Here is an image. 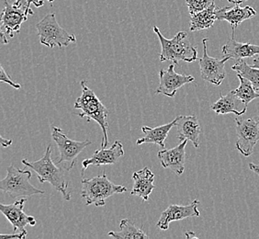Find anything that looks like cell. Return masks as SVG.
Here are the masks:
<instances>
[{"mask_svg":"<svg viewBox=\"0 0 259 239\" xmlns=\"http://www.w3.org/2000/svg\"><path fill=\"white\" fill-rule=\"evenodd\" d=\"M80 84L82 87V94L75 100L74 108L80 110V112L77 113V115L81 118H87L89 123L91 120H94L96 123L100 125L103 133L101 147L106 148L109 146L108 119L110 112L105 107V105L100 101V99L97 97L95 92L90 90L85 80H82Z\"/></svg>","mask_w":259,"mask_h":239,"instance_id":"obj_1","label":"cell"},{"mask_svg":"<svg viewBox=\"0 0 259 239\" xmlns=\"http://www.w3.org/2000/svg\"><path fill=\"white\" fill-rule=\"evenodd\" d=\"M154 32L159 39L162 52L160 54V61H170L175 65H179L180 61L192 63L198 60V50L187 40V32L180 31L173 39H166L162 35L159 28L154 26Z\"/></svg>","mask_w":259,"mask_h":239,"instance_id":"obj_2","label":"cell"},{"mask_svg":"<svg viewBox=\"0 0 259 239\" xmlns=\"http://www.w3.org/2000/svg\"><path fill=\"white\" fill-rule=\"evenodd\" d=\"M21 163L36 172L40 183H50L57 191L63 194L65 201L71 200V193L68 191V181L65 179L57 165L52 160L51 145L47 146L45 154L40 160L36 161L22 160Z\"/></svg>","mask_w":259,"mask_h":239,"instance_id":"obj_3","label":"cell"},{"mask_svg":"<svg viewBox=\"0 0 259 239\" xmlns=\"http://www.w3.org/2000/svg\"><path fill=\"white\" fill-rule=\"evenodd\" d=\"M81 184V196L85 199V205H95L96 207H103L106 201L112 195L123 193L128 190L124 186L112 183L108 179L106 171L95 178L82 179Z\"/></svg>","mask_w":259,"mask_h":239,"instance_id":"obj_4","label":"cell"},{"mask_svg":"<svg viewBox=\"0 0 259 239\" xmlns=\"http://www.w3.org/2000/svg\"><path fill=\"white\" fill-rule=\"evenodd\" d=\"M31 172L21 170L10 165L7 169V177L0 181V189L11 198H22L31 195L44 194L45 191L37 189L30 183Z\"/></svg>","mask_w":259,"mask_h":239,"instance_id":"obj_5","label":"cell"},{"mask_svg":"<svg viewBox=\"0 0 259 239\" xmlns=\"http://www.w3.org/2000/svg\"><path fill=\"white\" fill-rule=\"evenodd\" d=\"M36 30L40 38V43L49 48L66 47L75 44L76 38L74 34L64 30L57 22L55 13L45 16L36 24Z\"/></svg>","mask_w":259,"mask_h":239,"instance_id":"obj_6","label":"cell"},{"mask_svg":"<svg viewBox=\"0 0 259 239\" xmlns=\"http://www.w3.org/2000/svg\"><path fill=\"white\" fill-rule=\"evenodd\" d=\"M52 137L57 145L60 154L55 164H64L63 167L67 171L74 169L77 162V156L85 147L92 144L90 140L78 142L70 139L68 136L63 133L62 129L55 126H52Z\"/></svg>","mask_w":259,"mask_h":239,"instance_id":"obj_7","label":"cell"},{"mask_svg":"<svg viewBox=\"0 0 259 239\" xmlns=\"http://www.w3.org/2000/svg\"><path fill=\"white\" fill-rule=\"evenodd\" d=\"M236 134L238 139L235 147L240 154L250 156L259 141L258 119H236Z\"/></svg>","mask_w":259,"mask_h":239,"instance_id":"obj_8","label":"cell"},{"mask_svg":"<svg viewBox=\"0 0 259 239\" xmlns=\"http://www.w3.org/2000/svg\"><path fill=\"white\" fill-rule=\"evenodd\" d=\"M209 39L205 38L202 40L203 45V55L199 60V70L202 79L209 82L215 86H220L225 80V63L230 60L227 57H224V59H217L210 57L207 52V42Z\"/></svg>","mask_w":259,"mask_h":239,"instance_id":"obj_9","label":"cell"},{"mask_svg":"<svg viewBox=\"0 0 259 239\" xmlns=\"http://www.w3.org/2000/svg\"><path fill=\"white\" fill-rule=\"evenodd\" d=\"M27 200L21 198L12 205H6L1 204L0 212L5 215L6 218L12 224L13 233H22L27 235L28 231L26 230V226H34L37 221L34 216L27 215L24 213L23 208Z\"/></svg>","mask_w":259,"mask_h":239,"instance_id":"obj_10","label":"cell"},{"mask_svg":"<svg viewBox=\"0 0 259 239\" xmlns=\"http://www.w3.org/2000/svg\"><path fill=\"white\" fill-rule=\"evenodd\" d=\"M159 86L155 90V94H163L174 98L177 91L186 84L194 81L192 75H181L175 71V64H171L166 70L159 71Z\"/></svg>","mask_w":259,"mask_h":239,"instance_id":"obj_11","label":"cell"},{"mask_svg":"<svg viewBox=\"0 0 259 239\" xmlns=\"http://www.w3.org/2000/svg\"><path fill=\"white\" fill-rule=\"evenodd\" d=\"M5 8L1 15V26L6 34L13 37L14 33H19L22 24L28 20L26 5L10 4L8 0H4Z\"/></svg>","mask_w":259,"mask_h":239,"instance_id":"obj_12","label":"cell"},{"mask_svg":"<svg viewBox=\"0 0 259 239\" xmlns=\"http://www.w3.org/2000/svg\"><path fill=\"white\" fill-rule=\"evenodd\" d=\"M199 205V200H195L189 205H170L161 214L159 221L156 224L157 227H159L160 229L167 230L171 222L187 219L190 217H199L200 215L198 209Z\"/></svg>","mask_w":259,"mask_h":239,"instance_id":"obj_13","label":"cell"},{"mask_svg":"<svg viewBox=\"0 0 259 239\" xmlns=\"http://www.w3.org/2000/svg\"><path fill=\"white\" fill-rule=\"evenodd\" d=\"M124 155L123 145L120 140L115 141L114 144L110 146V148L101 147V149L97 150L93 155L83 161L82 163V171L81 175L84 176L85 170L90 166H105V165H114L120 160L121 156Z\"/></svg>","mask_w":259,"mask_h":239,"instance_id":"obj_14","label":"cell"},{"mask_svg":"<svg viewBox=\"0 0 259 239\" xmlns=\"http://www.w3.org/2000/svg\"><path fill=\"white\" fill-rule=\"evenodd\" d=\"M188 140H184L172 149L159 151L157 157L164 169H169L178 176L184 173L186 163V146Z\"/></svg>","mask_w":259,"mask_h":239,"instance_id":"obj_15","label":"cell"},{"mask_svg":"<svg viewBox=\"0 0 259 239\" xmlns=\"http://www.w3.org/2000/svg\"><path fill=\"white\" fill-rule=\"evenodd\" d=\"M215 14L216 20H226L229 22L233 30V38H234L235 30L238 26L244 20H249L256 15V11L249 6L242 8L239 4H236L233 8L225 7L223 9H217Z\"/></svg>","mask_w":259,"mask_h":239,"instance_id":"obj_16","label":"cell"},{"mask_svg":"<svg viewBox=\"0 0 259 239\" xmlns=\"http://www.w3.org/2000/svg\"><path fill=\"white\" fill-rule=\"evenodd\" d=\"M178 138L182 142L184 140L190 141L196 148L199 145V135L201 133L199 120L195 115L184 116L180 115V120L177 125Z\"/></svg>","mask_w":259,"mask_h":239,"instance_id":"obj_17","label":"cell"},{"mask_svg":"<svg viewBox=\"0 0 259 239\" xmlns=\"http://www.w3.org/2000/svg\"><path fill=\"white\" fill-rule=\"evenodd\" d=\"M179 120H180V116H178L176 119L170 122L169 124L160 125V126L154 127V128L149 127V126H143L142 132L145 134V136L137 140L136 145H140L151 143V144L159 145L162 148H164L165 147L164 141L166 139L171 129L174 126H177L179 123Z\"/></svg>","mask_w":259,"mask_h":239,"instance_id":"obj_18","label":"cell"},{"mask_svg":"<svg viewBox=\"0 0 259 239\" xmlns=\"http://www.w3.org/2000/svg\"><path fill=\"white\" fill-rule=\"evenodd\" d=\"M133 179L135 181V185L131 191V195L138 196L145 202H148L150 194L155 188L154 184L155 174L148 168H145L134 173Z\"/></svg>","mask_w":259,"mask_h":239,"instance_id":"obj_19","label":"cell"},{"mask_svg":"<svg viewBox=\"0 0 259 239\" xmlns=\"http://www.w3.org/2000/svg\"><path fill=\"white\" fill-rule=\"evenodd\" d=\"M222 52L224 57L239 61L259 55V45L243 44L232 38L223 46Z\"/></svg>","mask_w":259,"mask_h":239,"instance_id":"obj_20","label":"cell"},{"mask_svg":"<svg viewBox=\"0 0 259 239\" xmlns=\"http://www.w3.org/2000/svg\"><path fill=\"white\" fill-rule=\"evenodd\" d=\"M239 103L243 102L236 97L234 90H233L225 96L221 94L219 100L210 106V109L218 115L234 113L237 116H241L246 112L247 108H244V110H238Z\"/></svg>","mask_w":259,"mask_h":239,"instance_id":"obj_21","label":"cell"},{"mask_svg":"<svg viewBox=\"0 0 259 239\" xmlns=\"http://www.w3.org/2000/svg\"><path fill=\"white\" fill-rule=\"evenodd\" d=\"M216 6L213 2L209 8L190 15V31L206 30L211 28L216 20Z\"/></svg>","mask_w":259,"mask_h":239,"instance_id":"obj_22","label":"cell"},{"mask_svg":"<svg viewBox=\"0 0 259 239\" xmlns=\"http://www.w3.org/2000/svg\"><path fill=\"white\" fill-rule=\"evenodd\" d=\"M120 232L110 231L109 235L114 238L120 239H143L149 238L148 234L145 233L142 228L136 226V224L129 219H123L120 221Z\"/></svg>","mask_w":259,"mask_h":239,"instance_id":"obj_23","label":"cell"},{"mask_svg":"<svg viewBox=\"0 0 259 239\" xmlns=\"http://www.w3.org/2000/svg\"><path fill=\"white\" fill-rule=\"evenodd\" d=\"M237 77L240 80V86L236 90H234V92L236 97L244 103V106L247 107L251 101L258 99L259 93L254 90L249 80L246 79L240 74H237Z\"/></svg>","mask_w":259,"mask_h":239,"instance_id":"obj_24","label":"cell"},{"mask_svg":"<svg viewBox=\"0 0 259 239\" xmlns=\"http://www.w3.org/2000/svg\"><path fill=\"white\" fill-rule=\"evenodd\" d=\"M232 69L236 71L237 74H240L249 80L252 85L259 93V68L253 67L249 65L244 59L235 61V64L232 66Z\"/></svg>","mask_w":259,"mask_h":239,"instance_id":"obj_25","label":"cell"},{"mask_svg":"<svg viewBox=\"0 0 259 239\" xmlns=\"http://www.w3.org/2000/svg\"><path fill=\"white\" fill-rule=\"evenodd\" d=\"M213 2L214 0H186L190 15L209 8Z\"/></svg>","mask_w":259,"mask_h":239,"instance_id":"obj_26","label":"cell"},{"mask_svg":"<svg viewBox=\"0 0 259 239\" xmlns=\"http://www.w3.org/2000/svg\"><path fill=\"white\" fill-rule=\"evenodd\" d=\"M0 81L1 82H5L8 85H10L12 88H14L16 90H20V85L18 83H15L13 80L10 78V75L6 72L5 69L3 68V66H0Z\"/></svg>","mask_w":259,"mask_h":239,"instance_id":"obj_27","label":"cell"},{"mask_svg":"<svg viewBox=\"0 0 259 239\" xmlns=\"http://www.w3.org/2000/svg\"><path fill=\"white\" fill-rule=\"evenodd\" d=\"M49 2L51 6H53L52 3H54L55 0H27V5H26V11L28 15H33V11L30 9V5L33 4L36 8H40L41 6L45 5V2Z\"/></svg>","mask_w":259,"mask_h":239,"instance_id":"obj_28","label":"cell"},{"mask_svg":"<svg viewBox=\"0 0 259 239\" xmlns=\"http://www.w3.org/2000/svg\"><path fill=\"white\" fill-rule=\"evenodd\" d=\"M26 234L22 233H13L12 234H0L1 239H25Z\"/></svg>","mask_w":259,"mask_h":239,"instance_id":"obj_29","label":"cell"},{"mask_svg":"<svg viewBox=\"0 0 259 239\" xmlns=\"http://www.w3.org/2000/svg\"><path fill=\"white\" fill-rule=\"evenodd\" d=\"M0 144L3 147H9L12 145V140L5 139L3 136H0Z\"/></svg>","mask_w":259,"mask_h":239,"instance_id":"obj_30","label":"cell"},{"mask_svg":"<svg viewBox=\"0 0 259 239\" xmlns=\"http://www.w3.org/2000/svg\"><path fill=\"white\" fill-rule=\"evenodd\" d=\"M248 166H249L250 170H252V171H254L255 174L259 176V166L254 164V163H249Z\"/></svg>","mask_w":259,"mask_h":239,"instance_id":"obj_31","label":"cell"},{"mask_svg":"<svg viewBox=\"0 0 259 239\" xmlns=\"http://www.w3.org/2000/svg\"><path fill=\"white\" fill-rule=\"evenodd\" d=\"M252 66L255 67V68H259V55H256V57L253 59Z\"/></svg>","mask_w":259,"mask_h":239,"instance_id":"obj_32","label":"cell"},{"mask_svg":"<svg viewBox=\"0 0 259 239\" xmlns=\"http://www.w3.org/2000/svg\"><path fill=\"white\" fill-rule=\"evenodd\" d=\"M245 1H247V0H228V2L229 3H232V4H239V5H241L242 3H244V2H245Z\"/></svg>","mask_w":259,"mask_h":239,"instance_id":"obj_33","label":"cell"},{"mask_svg":"<svg viewBox=\"0 0 259 239\" xmlns=\"http://www.w3.org/2000/svg\"><path fill=\"white\" fill-rule=\"evenodd\" d=\"M186 236H187L188 238H190V237H194V238H197V236L195 235L194 232H190V231L186 232Z\"/></svg>","mask_w":259,"mask_h":239,"instance_id":"obj_34","label":"cell"},{"mask_svg":"<svg viewBox=\"0 0 259 239\" xmlns=\"http://www.w3.org/2000/svg\"><path fill=\"white\" fill-rule=\"evenodd\" d=\"M15 3L19 5H27V0H15Z\"/></svg>","mask_w":259,"mask_h":239,"instance_id":"obj_35","label":"cell"},{"mask_svg":"<svg viewBox=\"0 0 259 239\" xmlns=\"http://www.w3.org/2000/svg\"><path fill=\"white\" fill-rule=\"evenodd\" d=\"M257 119H258V121H259V117H258V118H257Z\"/></svg>","mask_w":259,"mask_h":239,"instance_id":"obj_36","label":"cell"}]
</instances>
